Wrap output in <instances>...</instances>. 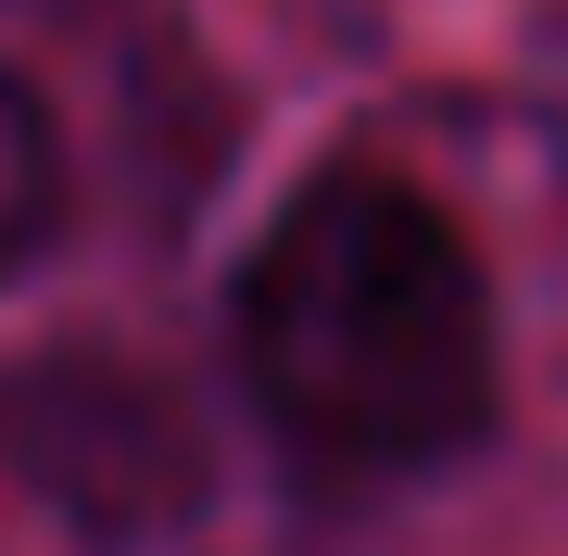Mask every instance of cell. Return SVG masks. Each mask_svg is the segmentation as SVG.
I'll return each instance as SVG.
<instances>
[{
    "mask_svg": "<svg viewBox=\"0 0 568 556\" xmlns=\"http://www.w3.org/2000/svg\"><path fill=\"white\" fill-rule=\"evenodd\" d=\"M63 228V152H51V114L0 77V279H26Z\"/></svg>",
    "mask_w": 568,
    "mask_h": 556,
    "instance_id": "cell-2",
    "label": "cell"
},
{
    "mask_svg": "<svg viewBox=\"0 0 568 556\" xmlns=\"http://www.w3.org/2000/svg\"><path fill=\"white\" fill-rule=\"evenodd\" d=\"M241 380L328 468H443L493 431V291L455 215L379 165H328L241 266Z\"/></svg>",
    "mask_w": 568,
    "mask_h": 556,
    "instance_id": "cell-1",
    "label": "cell"
}]
</instances>
